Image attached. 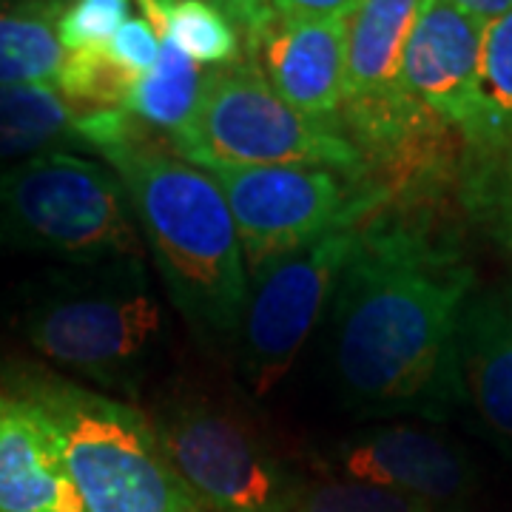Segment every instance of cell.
Returning a JSON list of instances; mask_svg holds the SVG:
<instances>
[{
    "label": "cell",
    "instance_id": "6da1fadb",
    "mask_svg": "<svg viewBox=\"0 0 512 512\" xmlns=\"http://www.w3.org/2000/svg\"><path fill=\"white\" fill-rule=\"evenodd\" d=\"M476 268L456 234L387 205L359 225L333 291V376L350 407L441 421L461 407L458 328Z\"/></svg>",
    "mask_w": 512,
    "mask_h": 512
},
{
    "label": "cell",
    "instance_id": "7a4b0ae2",
    "mask_svg": "<svg viewBox=\"0 0 512 512\" xmlns=\"http://www.w3.org/2000/svg\"><path fill=\"white\" fill-rule=\"evenodd\" d=\"M103 160L126 188L171 305L200 336L237 333L251 276L237 222L211 174L143 134Z\"/></svg>",
    "mask_w": 512,
    "mask_h": 512
},
{
    "label": "cell",
    "instance_id": "3957f363",
    "mask_svg": "<svg viewBox=\"0 0 512 512\" xmlns=\"http://www.w3.org/2000/svg\"><path fill=\"white\" fill-rule=\"evenodd\" d=\"M0 382L55 430L86 512H205L131 402L29 362L0 365Z\"/></svg>",
    "mask_w": 512,
    "mask_h": 512
},
{
    "label": "cell",
    "instance_id": "277c9868",
    "mask_svg": "<svg viewBox=\"0 0 512 512\" xmlns=\"http://www.w3.org/2000/svg\"><path fill=\"white\" fill-rule=\"evenodd\" d=\"M18 330L49 365L134 399L163 350V308L143 259L55 274L23 299Z\"/></svg>",
    "mask_w": 512,
    "mask_h": 512
},
{
    "label": "cell",
    "instance_id": "5b68a950",
    "mask_svg": "<svg viewBox=\"0 0 512 512\" xmlns=\"http://www.w3.org/2000/svg\"><path fill=\"white\" fill-rule=\"evenodd\" d=\"M126 188L106 165L46 151L0 171V245L74 268L143 259Z\"/></svg>",
    "mask_w": 512,
    "mask_h": 512
},
{
    "label": "cell",
    "instance_id": "8992f818",
    "mask_svg": "<svg viewBox=\"0 0 512 512\" xmlns=\"http://www.w3.org/2000/svg\"><path fill=\"white\" fill-rule=\"evenodd\" d=\"M171 146L180 160L202 171L316 165L356 183H373L348 134L291 109L245 55L202 77L200 103L191 120L171 134Z\"/></svg>",
    "mask_w": 512,
    "mask_h": 512
},
{
    "label": "cell",
    "instance_id": "52a82bcc",
    "mask_svg": "<svg viewBox=\"0 0 512 512\" xmlns=\"http://www.w3.org/2000/svg\"><path fill=\"white\" fill-rule=\"evenodd\" d=\"M208 174L231 208L251 274L330 231L362 225L393 205L376 183H356L316 165L211 168Z\"/></svg>",
    "mask_w": 512,
    "mask_h": 512
},
{
    "label": "cell",
    "instance_id": "ba28073f",
    "mask_svg": "<svg viewBox=\"0 0 512 512\" xmlns=\"http://www.w3.org/2000/svg\"><path fill=\"white\" fill-rule=\"evenodd\" d=\"M151 424L205 512H291L302 481L237 413L197 393H180L157 407Z\"/></svg>",
    "mask_w": 512,
    "mask_h": 512
},
{
    "label": "cell",
    "instance_id": "9c48e42d",
    "mask_svg": "<svg viewBox=\"0 0 512 512\" xmlns=\"http://www.w3.org/2000/svg\"><path fill=\"white\" fill-rule=\"evenodd\" d=\"M356 234L359 225L330 231L254 271L237 328L239 373L254 393H271L291 370L336 291Z\"/></svg>",
    "mask_w": 512,
    "mask_h": 512
},
{
    "label": "cell",
    "instance_id": "30bf717a",
    "mask_svg": "<svg viewBox=\"0 0 512 512\" xmlns=\"http://www.w3.org/2000/svg\"><path fill=\"white\" fill-rule=\"evenodd\" d=\"M333 478L407 495L430 512H467L478 470L456 441L424 424H373L339 441L325 458Z\"/></svg>",
    "mask_w": 512,
    "mask_h": 512
},
{
    "label": "cell",
    "instance_id": "8fae6325",
    "mask_svg": "<svg viewBox=\"0 0 512 512\" xmlns=\"http://www.w3.org/2000/svg\"><path fill=\"white\" fill-rule=\"evenodd\" d=\"M427 0H359L348 18L345 103L339 128L348 140L376 137L424 114L402 86L407 40Z\"/></svg>",
    "mask_w": 512,
    "mask_h": 512
},
{
    "label": "cell",
    "instance_id": "7c38bea8",
    "mask_svg": "<svg viewBox=\"0 0 512 512\" xmlns=\"http://www.w3.org/2000/svg\"><path fill=\"white\" fill-rule=\"evenodd\" d=\"M348 20L291 18L265 12L254 32L242 37V55L291 109L316 123L339 126L345 103Z\"/></svg>",
    "mask_w": 512,
    "mask_h": 512
},
{
    "label": "cell",
    "instance_id": "4fadbf2b",
    "mask_svg": "<svg viewBox=\"0 0 512 512\" xmlns=\"http://www.w3.org/2000/svg\"><path fill=\"white\" fill-rule=\"evenodd\" d=\"M484 29L450 0H427L402 60V86L458 140L470 131L478 106Z\"/></svg>",
    "mask_w": 512,
    "mask_h": 512
},
{
    "label": "cell",
    "instance_id": "5bb4252c",
    "mask_svg": "<svg viewBox=\"0 0 512 512\" xmlns=\"http://www.w3.org/2000/svg\"><path fill=\"white\" fill-rule=\"evenodd\" d=\"M0 512H86L55 430L0 387Z\"/></svg>",
    "mask_w": 512,
    "mask_h": 512
},
{
    "label": "cell",
    "instance_id": "9a60e30c",
    "mask_svg": "<svg viewBox=\"0 0 512 512\" xmlns=\"http://www.w3.org/2000/svg\"><path fill=\"white\" fill-rule=\"evenodd\" d=\"M461 407L512 453V296L476 291L458 328Z\"/></svg>",
    "mask_w": 512,
    "mask_h": 512
},
{
    "label": "cell",
    "instance_id": "2e32d148",
    "mask_svg": "<svg viewBox=\"0 0 512 512\" xmlns=\"http://www.w3.org/2000/svg\"><path fill=\"white\" fill-rule=\"evenodd\" d=\"M89 117L49 83L0 86V163H20L46 151H89Z\"/></svg>",
    "mask_w": 512,
    "mask_h": 512
},
{
    "label": "cell",
    "instance_id": "e0dca14e",
    "mask_svg": "<svg viewBox=\"0 0 512 512\" xmlns=\"http://www.w3.org/2000/svg\"><path fill=\"white\" fill-rule=\"evenodd\" d=\"M69 0H0V86H55L66 52L57 23Z\"/></svg>",
    "mask_w": 512,
    "mask_h": 512
},
{
    "label": "cell",
    "instance_id": "ac0fdd59",
    "mask_svg": "<svg viewBox=\"0 0 512 512\" xmlns=\"http://www.w3.org/2000/svg\"><path fill=\"white\" fill-rule=\"evenodd\" d=\"M512 146V9L487 23L481 46L478 106L461 137V157H487Z\"/></svg>",
    "mask_w": 512,
    "mask_h": 512
},
{
    "label": "cell",
    "instance_id": "d6986e66",
    "mask_svg": "<svg viewBox=\"0 0 512 512\" xmlns=\"http://www.w3.org/2000/svg\"><path fill=\"white\" fill-rule=\"evenodd\" d=\"M202 77L200 66L163 37L157 66L134 80L123 111L146 126L177 134L200 103Z\"/></svg>",
    "mask_w": 512,
    "mask_h": 512
},
{
    "label": "cell",
    "instance_id": "ffe728a7",
    "mask_svg": "<svg viewBox=\"0 0 512 512\" xmlns=\"http://www.w3.org/2000/svg\"><path fill=\"white\" fill-rule=\"evenodd\" d=\"M458 191L467 214L512 256V146L487 157H461Z\"/></svg>",
    "mask_w": 512,
    "mask_h": 512
},
{
    "label": "cell",
    "instance_id": "44dd1931",
    "mask_svg": "<svg viewBox=\"0 0 512 512\" xmlns=\"http://www.w3.org/2000/svg\"><path fill=\"white\" fill-rule=\"evenodd\" d=\"M163 37L171 40L188 60L214 69L242 57L237 26L208 0H177L171 6Z\"/></svg>",
    "mask_w": 512,
    "mask_h": 512
},
{
    "label": "cell",
    "instance_id": "7402d4cb",
    "mask_svg": "<svg viewBox=\"0 0 512 512\" xmlns=\"http://www.w3.org/2000/svg\"><path fill=\"white\" fill-rule=\"evenodd\" d=\"M134 80L137 77L111 63L103 49H89L66 55L55 86L83 109H123Z\"/></svg>",
    "mask_w": 512,
    "mask_h": 512
},
{
    "label": "cell",
    "instance_id": "603a6c76",
    "mask_svg": "<svg viewBox=\"0 0 512 512\" xmlns=\"http://www.w3.org/2000/svg\"><path fill=\"white\" fill-rule=\"evenodd\" d=\"M291 512H430L407 495L390 493L348 478H325L316 484H299Z\"/></svg>",
    "mask_w": 512,
    "mask_h": 512
},
{
    "label": "cell",
    "instance_id": "cb8c5ba5",
    "mask_svg": "<svg viewBox=\"0 0 512 512\" xmlns=\"http://www.w3.org/2000/svg\"><path fill=\"white\" fill-rule=\"evenodd\" d=\"M131 18V0H69L57 23L63 52L106 49L114 32Z\"/></svg>",
    "mask_w": 512,
    "mask_h": 512
},
{
    "label": "cell",
    "instance_id": "d4e9b609",
    "mask_svg": "<svg viewBox=\"0 0 512 512\" xmlns=\"http://www.w3.org/2000/svg\"><path fill=\"white\" fill-rule=\"evenodd\" d=\"M160 46L163 40L151 29L143 15L140 18H128L109 43H106V57L111 63H117L120 69H126L128 74L140 77V74L151 72L160 60Z\"/></svg>",
    "mask_w": 512,
    "mask_h": 512
},
{
    "label": "cell",
    "instance_id": "484cf974",
    "mask_svg": "<svg viewBox=\"0 0 512 512\" xmlns=\"http://www.w3.org/2000/svg\"><path fill=\"white\" fill-rule=\"evenodd\" d=\"M271 9L291 18H319V20H348L359 0H268Z\"/></svg>",
    "mask_w": 512,
    "mask_h": 512
},
{
    "label": "cell",
    "instance_id": "4316f807",
    "mask_svg": "<svg viewBox=\"0 0 512 512\" xmlns=\"http://www.w3.org/2000/svg\"><path fill=\"white\" fill-rule=\"evenodd\" d=\"M211 6H217L225 18L237 26L242 37H248L259 26V20L265 18V12L271 9L268 0H208Z\"/></svg>",
    "mask_w": 512,
    "mask_h": 512
},
{
    "label": "cell",
    "instance_id": "83f0119b",
    "mask_svg": "<svg viewBox=\"0 0 512 512\" xmlns=\"http://www.w3.org/2000/svg\"><path fill=\"white\" fill-rule=\"evenodd\" d=\"M453 6H458L461 12L473 15L481 23H490V20L501 18L504 12L512 9V0H450Z\"/></svg>",
    "mask_w": 512,
    "mask_h": 512
}]
</instances>
